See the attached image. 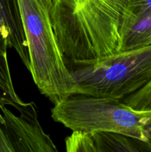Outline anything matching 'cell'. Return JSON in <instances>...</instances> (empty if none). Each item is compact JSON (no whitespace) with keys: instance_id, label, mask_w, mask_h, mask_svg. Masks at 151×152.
<instances>
[{"instance_id":"11","label":"cell","mask_w":151,"mask_h":152,"mask_svg":"<svg viewBox=\"0 0 151 152\" xmlns=\"http://www.w3.org/2000/svg\"><path fill=\"white\" fill-rule=\"evenodd\" d=\"M149 143H150V146H151V137H150V140Z\"/></svg>"},{"instance_id":"9","label":"cell","mask_w":151,"mask_h":152,"mask_svg":"<svg viewBox=\"0 0 151 152\" xmlns=\"http://www.w3.org/2000/svg\"><path fill=\"white\" fill-rule=\"evenodd\" d=\"M124 103L136 110L151 109V80L144 87L122 100Z\"/></svg>"},{"instance_id":"6","label":"cell","mask_w":151,"mask_h":152,"mask_svg":"<svg viewBox=\"0 0 151 152\" xmlns=\"http://www.w3.org/2000/svg\"><path fill=\"white\" fill-rule=\"evenodd\" d=\"M6 135L14 151L57 152L51 138L44 132L38 120V110L34 102H25L18 111L19 115L0 105Z\"/></svg>"},{"instance_id":"12","label":"cell","mask_w":151,"mask_h":152,"mask_svg":"<svg viewBox=\"0 0 151 152\" xmlns=\"http://www.w3.org/2000/svg\"><path fill=\"white\" fill-rule=\"evenodd\" d=\"M47 2L49 3V4H50V0H47Z\"/></svg>"},{"instance_id":"4","label":"cell","mask_w":151,"mask_h":152,"mask_svg":"<svg viewBox=\"0 0 151 152\" xmlns=\"http://www.w3.org/2000/svg\"><path fill=\"white\" fill-rule=\"evenodd\" d=\"M75 66V94L122 100L151 80V45Z\"/></svg>"},{"instance_id":"5","label":"cell","mask_w":151,"mask_h":152,"mask_svg":"<svg viewBox=\"0 0 151 152\" xmlns=\"http://www.w3.org/2000/svg\"><path fill=\"white\" fill-rule=\"evenodd\" d=\"M17 53L30 71L29 52L18 0H0V105L19 110L25 105L14 88L7 59V49Z\"/></svg>"},{"instance_id":"10","label":"cell","mask_w":151,"mask_h":152,"mask_svg":"<svg viewBox=\"0 0 151 152\" xmlns=\"http://www.w3.org/2000/svg\"><path fill=\"white\" fill-rule=\"evenodd\" d=\"M127 10L133 13L151 12V0H130Z\"/></svg>"},{"instance_id":"1","label":"cell","mask_w":151,"mask_h":152,"mask_svg":"<svg viewBox=\"0 0 151 152\" xmlns=\"http://www.w3.org/2000/svg\"><path fill=\"white\" fill-rule=\"evenodd\" d=\"M129 1L50 0L52 25L65 61L76 65L116 53Z\"/></svg>"},{"instance_id":"2","label":"cell","mask_w":151,"mask_h":152,"mask_svg":"<svg viewBox=\"0 0 151 152\" xmlns=\"http://www.w3.org/2000/svg\"><path fill=\"white\" fill-rule=\"evenodd\" d=\"M28 42L31 74L53 104L75 94L76 83L58 44L47 0H18Z\"/></svg>"},{"instance_id":"8","label":"cell","mask_w":151,"mask_h":152,"mask_svg":"<svg viewBox=\"0 0 151 152\" xmlns=\"http://www.w3.org/2000/svg\"><path fill=\"white\" fill-rule=\"evenodd\" d=\"M93 152L151 151L149 143L114 132H91Z\"/></svg>"},{"instance_id":"3","label":"cell","mask_w":151,"mask_h":152,"mask_svg":"<svg viewBox=\"0 0 151 152\" xmlns=\"http://www.w3.org/2000/svg\"><path fill=\"white\" fill-rule=\"evenodd\" d=\"M51 117L73 132H114L150 140L151 109H134L121 100L73 94L55 104Z\"/></svg>"},{"instance_id":"7","label":"cell","mask_w":151,"mask_h":152,"mask_svg":"<svg viewBox=\"0 0 151 152\" xmlns=\"http://www.w3.org/2000/svg\"><path fill=\"white\" fill-rule=\"evenodd\" d=\"M151 45V12L133 13L127 10L121 28L118 51Z\"/></svg>"}]
</instances>
